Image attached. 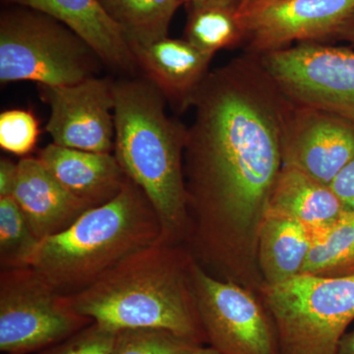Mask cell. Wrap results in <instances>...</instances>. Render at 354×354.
<instances>
[{
    "instance_id": "30",
    "label": "cell",
    "mask_w": 354,
    "mask_h": 354,
    "mask_svg": "<svg viewBox=\"0 0 354 354\" xmlns=\"http://www.w3.org/2000/svg\"><path fill=\"white\" fill-rule=\"evenodd\" d=\"M194 354H221L220 351L216 349L212 348V346H201L197 349L196 353Z\"/></svg>"
},
{
    "instance_id": "9",
    "label": "cell",
    "mask_w": 354,
    "mask_h": 354,
    "mask_svg": "<svg viewBox=\"0 0 354 354\" xmlns=\"http://www.w3.org/2000/svg\"><path fill=\"white\" fill-rule=\"evenodd\" d=\"M286 97L334 113L354 124V50L301 43L260 55Z\"/></svg>"
},
{
    "instance_id": "19",
    "label": "cell",
    "mask_w": 354,
    "mask_h": 354,
    "mask_svg": "<svg viewBox=\"0 0 354 354\" xmlns=\"http://www.w3.org/2000/svg\"><path fill=\"white\" fill-rule=\"evenodd\" d=\"M239 4L241 0H202L187 3L186 41L211 55L244 43Z\"/></svg>"
},
{
    "instance_id": "33",
    "label": "cell",
    "mask_w": 354,
    "mask_h": 354,
    "mask_svg": "<svg viewBox=\"0 0 354 354\" xmlns=\"http://www.w3.org/2000/svg\"><path fill=\"white\" fill-rule=\"evenodd\" d=\"M260 1H261V0H260Z\"/></svg>"
},
{
    "instance_id": "7",
    "label": "cell",
    "mask_w": 354,
    "mask_h": 354,
    "mask_svg": "<svg viewBox=\"0 0 354 354\" xmlns=\"http://www.w3.org/2000/svg\"><path fill=\"white\" fill-rule=\"evenodd\" d=\"M94 321L72 311L64 295L31 266L0 272V351L28 354L50 348Z\"/></svg>"
},
{
    "instance_id": "23",
    "label": "cell",
    "mask_w": 354,
    "mask_h": 354,
    "mask_svg": "<svg viewBox=\"0 0 354 354\" xmlns=\"http://www.w3.org/2000/svg\"><path fill=\"white\" fill-rule=\"evenodd\" d=\"M201 344L162 329H127L116 334L111 354H194Z\"/></svg>"
},
{
    "instance_id": "16",
    "label": "cell",
    "mask_w": 354,
    "mask_h": 354,
    "mask_svg": "<svg viewBox=\"0 0 354 354\" xmlns=\"http://www.w3.org/2000/svg\"><path fill=\"white\" fill-rule=\"evenodd\" d=\"M38 158L65 189L90 208L113 200L128 178L113 153L88 152L51 143L39 151Z\"/></svg>"
},
{
    "instance_id": "2",
    "label": "cell",
    "mask_w": 354,
    "mask_h": 354,
    "mask_svg": "<svg viewBox=\"0 0 354 354\" xmlns=\"http://www.w3.org/2000/svg\"><path fill=\"white\" fill-rule=\"evenodd\" d=\"M194 261L185 243L158 241L64 299L72 311L114 332L167 330L204 346L191 278Z\"/></svg>"
},
{
    "instance_id": "4",
    "label": "cell",
    "mask_w": 354,
    "mask_h": 354,
    "mask_svg": "<svg viewBox=\"0 0 354 354\" xmlns=\"http://www.w3.org/2000/svg\"><path fill=\"white\" fill-rule=\"evenodd\" d=\"M150 200L127 178L111 201L87 209L69 227L39 241L30 265L62 295H73L128 256L160 239Z\"/></svg>"
},
{
    "instance_id": "5",
    "label": "cell",
    "mask_w": 354,
    "mask_h": 354,
    "mask_svg": "<svg viewBox=\"0 0 354 354\" xmlns=\"http://www.w3.org/2000/svg\"><path fill=\"white\" fill-rule=\"evenodd\" d=\"M95 51L67 26L34 9L16 6L0 16V82L31 81L60 87L95 77Z\"/></svg>"
},
{
    "instance_id": "12",
    "label": "cell",
    "mask_w": 354,
    "mask_h": 354,
    "mask_svg": "<svg viewBox=\"0 0 354 354\" xmlns=\"http://www.w3.org/2000/svg\"><path fill=\"white\" fill-rule=\"evenodd\" d=\"M114 82L92 77L70 86H39L50 109L46 130L55 145L111 153L114 149Z\"/></svg>"
},
{
    "instance_id": "18",
    "label": "cell",
    "mask_w": 354,
    "mask_h": 354,
    "mask_svg": "<svg viewBox=\"0 0 354 354\" xmlns=\"http://www.w3.org/2000/svg\"><path fill=\"white\" fill-rule=\"evenodd\" d=\"M314 236L298 221L268 209L257 241L258 266L264 285H279L302 274Z\"/></svg>"
},
{
    "instance_id": "24",
    "label": "cell",
    "mask_w": 354,
    "mask_h": 354,
    "mask_svg": "<svg viewBox=\"0 0 354 354\" xmlns=\"http://www.w3.org/2000/svg\"><path fill=\"white\" fill-rule=\"evenodd\" d=\"M38 118L29 109H13L0 114V147L13 155L25 157L39 141Z\"/></svg>"
},
{
    "instance_id": "27",
    "label": "cell",
    "mask_w": 354,
    "mask_h": 354,
    "mask_svg": "<svg viewBox=\"0 0 354 354\" xmlns=\"http://www.w3.org/2000/svg\"><path fill=\"white\" fill-rule=\"evenodd\" d=\"M17 174L18 164L6 158L0 160V197H12Z\"/></svg>"
},
{
    "instance_id": "10",
    "label": "cell",
    "mask_w": 354,
    "mask_h": 354,
    "mask_svg": "<svg viewBox=\"0 0 354 354\" xmlns=\"http://www.w3.org/2000/svg\"><path fill=\"white\" fill-rule=\"evenodd\" d=\"M353 10L354 0H261L239 6L247 53L260 57L295 41L334 39Z\"/></svg>"
},
{
    "instance_id": "28",
    "label": "cell",
    "mask_w": 354,
    "mask_h": 354,
    "mask_svg": "<svg viewBox=\"0 0 354 354\" xmlns=\"http://www.w3.org/2000/svg\"><path fill=\"white\" fill-rule=\"evenodd\" d=\"M334 39L346 41L354 46V10L342 23L339 31L335 34Z\"/></svg>"
},
{
    "instance_id": "21",
    "label": "cell",
    "mask_w": 354,
    "mask_h": 354,
    "mask_svg": "<svg viewBox=\"0 0 354 354\" xmlns=\"http://www.w3.org/2000/svg\"><path fill=\"white\" fill-rule=\"evenodd\" d=\"M302 274L354 276V211L314 236Z\"/></svg>"
},
{
    "instance_id": "11",
    "label": "cell",
    "mask_w": 354,
    "mask_h": 354,
    "mask_svg": "<svg viewBox=\"0 0 354 354\" xmlns=\"http://www.w3.org/2000/svg\"><path fill=\"white\" fill-rule=\"evenodd\" d=\"M281 165L330 185L354 158V124L288 99L281 123Z\"/></svg>"
},
{
    "instance_id": "26",
    "label": "cell",
    "mask_w": 354,
    "mask_h": 354,
    "mask_svg": "<svg viewBox=\"0 0 354 354\" xmlns=\"http://www.w3.org/2000/svg\"><path fill=\"white\" fill-rule=\"evenodd\" d=\"M330 187L348 211H354V158L333 180Z\"/></svg>"
},
{
    "instance_id": "6",
    "label": "cell",
    "mask_w": 354,
    "mask_h": 354,
    "mask_svg": "<svg viewBox=\"0 0 354 354\" xmlns=\"http://www.w3.org/2000/svg\"><path fill=\"white\" fill-rule=\"evenodd\" d=\"M260 298L276 326L281 354H337L354 320V276L300 274L263 286Z\"/></svg>"
},
{
    "instance_id": "15",
    "label": "cell",
    "mask_w": 354,
    "mask_h": 354,
    "mask_svg": "<svg viewBox=\"0 0 354 354\" xmlns=\"http://www.w3.org/2000/svg\"><path fill=\"white\" fill-rule=\"evenodd\" d=\"M34 9L67 26L95 51L102 64L124 73H134L136 59L118 25L100 0H1Z\"/></svg>"
},
{
    "instance_id": "20",
    "label": "cell",
    "mask_w": 354,
    "mask_h": 354,
    "mask_svg": "<svg viewBox=\"0 0 354 354\" xmlns=\"http://www.w3.org/2000/svg\"><path fill=\"white\" fill-rule=\"evenodd\" d=\"M130 48L169 38V26L181 0H100Z\"/></svg>"
},
{
    "instance_id": "14",
    "label": "cell",
    "mask_w": 354,
    "mask_h": 354,
    "mask_svg": "<svg viewBox=\"0 0 354 354\" xmlns=\"http://www.w3.org/2000/svg\"><path fill=\"white\" fill-rule=\"evenodd\" d=\"M12 197L39 241L64 232L91 209L65 189L39 158H21Z\"/></svg>"
},
{
    "instance_id": "3",
    "label": "cell",
    "mask_w": 354,
    "mask_h": 354,
    "mask_svg": "<svg viewBox=\"0 0 354 354\" xmlns=\"http://www.w3.org/2000/svg\"><path fill=\"white\" fill-rule=\"evenodd\" d=\"M114 156L160 218L158 241L185 243L189 230L184 178L188 128L165 113L164 95L148 80L114 82Z\"/></svg>"
},
{
    "instance_id": "22",
    "label": "cell",
    "mask_w": 354,
    "mask_h": 354,
    "mask_svg": "<svg viewBox=\"0 0 354 354\" xmlns=\"http://www.w3.org/2000/svg\"><path fill=\"white\" fill-rule=\"evenodd\" d=\"M39 241L13 197H0V267L30 265Z\"/></svg>"
},
{
    "instance_id": "1",
    "label": "cell",
    "mask_w": 354,
    "mask_h": 354,
    "mask_svg": "<svg viewBox=\"0 0 354 354\" xmlns=\"http://www.w3.org/2000/svg\"><path fill=\"white\" fill-rule=\"evenodd\" d=\"M288 102L258 55L234 58L198 90L184 149L186 245L212 274L258 295V234L281 169Z\"/></svg>"
},
{
    "instance_id": "17",
    "label": "cell",
    "mask_w": 354,
    "mask_h": 354,
    "mask_svg": "<svg viewBox=\"0 0 354 354\" xmlns=\"http://www.w3.org/2000/svg\"><path fill=\"white\" fill-rule=\"evenodd\" d=\"M268 209L298 221L315 235L348 211L330 185L286 165L272 184Z\"/></svg>"
},
{
    "instance_id": "29",
    "label": "cell",
    "mask_w": 354,
    "mask_h": 354,
    "mask_svg": "<svg viewBox=\"0 0 354 354\" xmlns=\"http://www.w3.org/2000/svg\"><path fill=\"white\" fill-rule=\"evenodd\" d=\"M337 354H354V330L346 333L342 337Z\"/></svg>"
},
{
    "instance_id": "8",
    "label": "cell",
    "mask_w": 354,
    "mask_h": 354,
    "mask_svg": "<svg viewBox=\"0 0 354 354\" xmlns=\"http://www.w3.org/2000/svg\"><path fill=\"white\" fill-rule=\"evenodd\" d=\"M191 278L209 346L221 354H281L274 320L256 293L214 276L196 259Z\"/></svg>"
},
{
    "instance_id": "32",
    "label": "cell",
    "mask_w": 354,
    "mask_h": 354,
    "mask_svg": "<svg viewBox=\"0 0 354 354\" xmlns=\"http://www.w3.org/2000/svg\"><path fill=\"white\" fill-rule=\"evenodd\" d=\"M181 1L183 2V3H190V2H195V1H202V0H181Z\"/></svg>"
},
{
    "instance_id": "25",
    "label": "cell",
    "mask_w": 354,
    "mask_h": 354,
    "mask_svg": "<svg viewBox=\"0 0 354 354\" xmlns=\"http://www.w3.org/2000/svg\"><path fill=\"white\" fill-rule=\"evenodd\" d=\"M118 332L93 322L39 354H111Z\"/></svg>"
},
{
    "instance_id": "13",
    "label": "cell",
    "mask_w": 354,
    "mask_h": 354,
    "mask_svg": "<svg viewBox=\"0 0 354 354\" xmlns=\"http://www.w3.org/2000/svg\"><path fill=\"white\" fill-rule=\"evenodd\" d=\"M137 67L147 80L162 93L176 111L192 106L214 55H207L189 41L164 39L147 46H133Z\"/></svg>"
},
{
    "instance_id": "31",
    "label": "cell",
    "mask_w": 354,
    "mask_h": 354,
    "mask_svg": "<svg viewBox=\"0 0 354 354\" xmlns=\"http://www.w3.org/2000/svg\"><path fill=\"white\" fill-rule=\"evenodd\" d=\"M260 1V0H241V4L239 6H249V4H252L254 2Z\"/></svg>"
}]
</instances>
